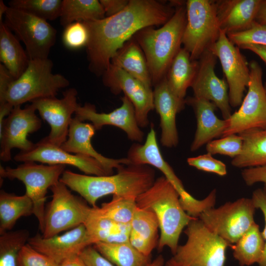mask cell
<instances>
[{"label": "cell", "mask_w": 266, "mask_h": 266, "mask_svg": "<svg viewBox=\"0 0 266 266\" xmlns=\"http://www.w3.org/2000/svg\"><path fill=\"white\" fill-rule=\"evenodd\" d=\"M174 2L166 4L156 0H130L120 12L104 18L83 22L89 33L86 46L89 69L102 75L116 52L143 28L163 25L173 16Z\"/></svg>", "instance_id": "cell-1"}, {"label": "cell", "mask_w": 266, "mask_h": 266, "mask_svg": "<svg viewBox=\"0 0 266 266\" xmlns=\"http://www.w3.org/2000/svg\"><path fill=\"white\" fill-rule=\"evenodd\" d=\"M117 171L115 174L98 176L66 170L60 181L94 207L99 199L108 195L136 199L155 180V170L148 165H124Z\"/></svg>", "instance_id": "cell-2"}, {"label": "cell", "mask_w": 266, "mask_h": 266, "mask_svg": "<svg viewBox=\"0 0 266 266\" xmlns=\"http://www.w3.org/2000/svg\"><path fill=\"white\" fill-rule=\"evenodd\" d=\"M173 16L157 29L143 28L133 36L145 57L151 78L155 85L166 76L175 57L181 49L187 22L186 7L175 1Z\"/></svg>", "instance_id": "cell-3"}, {"label": "cell", "mask_w": 266, "mask_h": 266, "mask_svg": "<svg viewBox=\"0 0 266 266\" xmlns=\"http://www.w3.org/2000/svg\"><path fill=\"white\" fill-rule=\"evenodd\" d=\"M136 203L139 208L152 210L157 217L161 232L159 250L166 246L174 255L183 230L195 218L184 210L176 190L164 176H161L136 198Z\"/></svg>", "instance_id": "cell-4"}, {"label": "cell", "mask_w": 266, "mask_h": 266, "mask_svg": "<svg viewBox=\"0 0 266 266\" xmlns=\"http://www.w3.org/2000/svg\"><path fill=\"white\" fill-rule=\"evenodd\" d=\"M52 61L47 59L30 60L23 74L9 86L0 103L14 107L39 99L55 97L60 89L67 87L69 80L59 73H53Z\"/></svg>", "instance_id": "cell-5"}, {"label": "cell", "mask_w": 266, "mask_h": 266, "mask_svg": "<svg viewBox=\"0 0 266 266\" xmlns=\"http://www.w3.org/2000/svg\"><path fill=\"white\" fill-rule=\"evenodd\" d=\"M186 243L178 245L173 258L185 266H224L231 245L209 229L199 218L186 227Z\"/></svg>", "instance_id": "cell-6"}, {"label": "cell", "mask_w": 266, "mask_h": 266, "mask_svg": "<svg viewBox=\"0 0 266 266\" xmlns=\"http://www.w3.org/2000/svg\"><path fill=\"white\" fill-rule=\"evenodd\" d=\"M187 22L182 38L192 60H198L218 40L220 27L216 0H188Z\"/></svg>", "instance_id": "cell-7"}, {"label": "cell", "mask_w": 266, "mask_h": 266, "mask_svg": "<svg viewBox=\"0 0 266 266\" xmlns=\"http://www.w3.org/2000/svg\"><path fill=\"white\" fill-rule=\"evenodd\" d=\"M65 167L66 165H45L34 162H24L15 168L0 166V178L16 179L25 185V194L33 201V214L38 222L41 233L44 229L47 190L60 181Z\"/></svg>", "instance_id": "cell-8"}, {"label": "cell", "mask_w": 266, "mask_h": 266, "mask_svg": "<svg viewBox=\"0 0 266 266\" xmlns=\"http://www.w3.org/2000/svg\"><path fill=\"white\" fill-rule=\"evenodd\" d=\"M127 158L131 164L151 165L159 169L178 193L181 204L190 216L198 217L209 207L210 203L208 199L197 200L186 191L181 181L164 159L158 146L156 133L153 124L151 125L144 144L135 143L132 144L128 150Z\"/></svg>", "instance_id": "cell-9"}, {"label": "cell", "mask_w": 266, "mask_h": 266, "mask_svg": "<svg viewBox=\"0 0 266 266\" xmlns=\"http://www.w3.org/2000/svg\"><path fill=\"white\" fill-rule=\"evenodd\" d=\"M52 200L45 209L42 236L49 238L84 224L91 207L60 181L52 186Z\"/></svg>", "instance_id": "cell-10"}, {"label": "cell", "mask_w": 266, "mask_h": 266, "mask_svg": "<svg viewBox=\"0 0 266 266\" xmlns=\"http://www.w3.org/2000/svg\"><path fill=\"white\" fill-rule=\"evenodd\" d=\"M256 207L251 199L242 198L202 212L199 218L211 231L231 245L255 223Z\"/></svg>", "instance_id": "cell-11"}, {"label": "cell", "mask_w": 266, "mask_h": 266, "mask_svg": "<svg viewBox=\"0 0 266 266\" xmlns=\"http://www.w3.org/2000/svg\"><path fill=\"white\" fill-rule=\"evenodd\" d=\"M4 24L26 47L30 60L47 59L56 40L57 31L47 21L8 7Z\"/></svg>", "instance_id": "cell-12"}, {"label": "cell", "mask_w": 266, "mask_h": 266, "mask_svg": "<svg viewBox=\"0 0 266 266\" xmlns=\"http://www.w3.org/2000/svg\"><path fill=\"white\" fill-rule=\"evenodd\" d=\"M249 66L250 79L247 93L239 109L227 120L222 137L251 129H266V92L262 81V69L254 60L249 63Z\"/></svg>", "instance_id": "cell-13"}, {"label": "cell", "mask_w": 266, "mask_h": 266, "mask_svg": "<svg viewBox=\"0 0 266 266\" xmlns=\"http://www.w3.org/2000/svg\"><path fill=\"white\" fill-rule=\"evenodd\" d=\"M209 50L221 64L228 85L231 106H239L243 100L244 92L250 79L249 64L240 48L229 40L223 31H220L218 40Z\"/></svg>", "instance_id": "cell-14"}, {"label": "cell", "mask_w": 266, "mask_h": 266, "mask_svg": "<svg viewBox=\"0 0 266 266\" xmlns=\"http://www.w3.org/2000/svg\"><path fill=\"white\" fill-rule=\"evenodd\" d=\"M36 109L31 104L21 108L14 106L0 127V159L3 162L11 160V150H31L34 145L27 138L28 134L36 132L42 126L41 120L35 114Z\"/></svg>", "instance_id": "cell-15"}, {"label": "cell", "mask_w": 266, "mask_h": 266, "mask_svg": "<svg viewBox=\"0 0 266 266\" xmlns=\"http://www.w3.org/2000/svg\"><path fill=\"white\" fill-rule=\"evenodd\" d=\"M77 95V90L70 88L63 93L62 99L45 98L31 102L41 117L50 126V132L43 138L44 140L58 146L66 140L72 115L79 105Z\"/></svg>", "instance_id": "cell-16"}, {"label": "cell", "mask_w": 266, "mask_h": 266, "mask_svg": "<svg viewBox=\"0 0 266 266\" xmlns=\"http://www.w3.org/2000/svg\"><path fill=\"white\" fill-rule=\"evenodd\" d=\"M104 85L114 94L123 92L133 103L138 126L149 124V113L154 109L153 91L122 69L110 64L102 74Z\"/></svg>", "instance_id": "cell-17"}, {"label": "cell", "mask_w": 266, "mask_h": 266, "mask_svg": "<svg viewBox=\"0 0 266 266\" xmlns=\"http://www.w3.org/2000/svg\"><path fill=\"white\" fill-rule=\"evenodd\" d=\"M216 56L209 50L206 51L198 60V66L191 86L194 97L208 100L220 109L225 120L232 115L229 88L225 79L215 74Z\"/></svg>", "instance_id": "cell-18"}, {"label": "cell", "mask_w": 266, "mask_h": 266, "mask_svg": "<svg viewBox=\"0 0 266 266\" xmlns=\"http://www.w3.org/2000/svg\"><path fill=\"white\" fill-rule=\"evenodd\" d=\"M19 162H38L48 165H70L87 175H111L102 164L92 157L79 154H72L60 146L50 143L43 138L35 143L30 150L20 151L14 157ZM112 175V174H111Z\"/></svg>", "instance_id": "cell-19"}, {"label": "cell", "mask_w": 266, "mask_h": 266, "mask_svg": "<svg viewBox=\"0 0 266 266\" xmlns=\"http://www.w3.org/2000/svg\"><path fill=\"white\" fill-rule=\"evenodd\" d=\"M121 100L119 107L107 113L98 112L95 106L89 103L79 104L74 117L82 122L90 121L96 130L106 125L117 127L126 133L130 140L141 143L144 133L138 125L134 107L126 96L121 98Z\"/></svg>", "instance_id": "cell-20"}, {"label": "cell", "mask_w": 266, "mask_h": 266, "mask_svg": "<svg viewBox=\"0 0 266 266\" xmlns=\"http://www.w3.org/2000/svg\"><path fill=\"white\" fill-rule=\"evenodd\" d=\"M28 243L60 266L67 259L79 256L86 247L93 245L84 224L49 238L37 233L30 237Z\"/></svg>", "instance_id": "cell-21"}, {"label": "cell", "mask_w": 266, "mask_h": 266, "mask_svg": "<svg viewBox=\"0 0 266 266\" xmlns=\"http://www.w3.org/2000/svg\"><path fill=\"white\" fill-rule=\"evenodd\" d=\"M96 131L92 123H84L74 117L69 125L67 139L60 147L70 153L95 159L111 175L113 174L114 168L118 169L124 165L131 164L127 158H109L96 151L91 143V139Z\"/></svg>", "instance_id": "cell-22"}, {"label": "cell", "mask_w": 266, "mask_h": 266, "mask_svg": "<svg viewBox=\"0 0 266 266\" xmlns=\"http://www.w3.org/2000/svg\"><path fill=\"white\" fill-rule=\"evenodd\" d=\"M154 86V108L160 118L161 144L168 148L175 147L179 141L176 116L183 108L170 91L166 77Z\"/></svg>", "instance_id": "cell-23"}, {"label": "cell", "mask_w": 266, "mask_h": 266, "mask_svg": "<svg viewBox=\"0 0 266 266\" xmlns=\"http://www.w3.org/2000/svg\"><path fill=\"white\" fill-rule=\"evenodd\" d=\"M262 0H216L220 30L226 34L249 29L255 21Z\"/></svg>", "instance_id": "cell-24"}, {"label": "cell", "mask_w": 266, "mask_h": 266, "mask_svg": "<svg viewBox=\"0 0 266 266\" xmlns=\"http://www.w3.org/2000/svg\"><path fill=\"white\" fill-rule=\"evenodd\" d=\"M185 102L193 108L197 119V129L190 147L191 151L198 150L213 138L222 137L228 121L217 117L215 114L217 107L213 102L194 97L188 98Z\"/></svg>", "instance_id": "cell-25"}, {"label": "cell", "mask_w": 266, "mask_h": 266, "mask_svg": "<svg viewBox=\"0 0 266 266\" xmlns=\"http://www.w3.org/2000/svg\"><path fill=\"white\" fill-rule=\"evenodd\" d=\"M198 66V60H192L188 51L184 47L181 48L166 75L170 91L183 109L187 90L193 83Z\"/></svg>", "instance_id": "cell-26"}, {"label": "cell", "mask_w": 266, "mask_h": 266, "mask_svg": "<svg viewBox=\"0 0 266 266\" xmlns=\"http://www.w3.org/2000/svg\"><path fill=\"white\" fill-rule=\"evenodd\" d=\"M110 64L151 88L152 83L145 57L133 38L127 41L116 52Z\"/></svg>", "instance_id": "cell-27"}, {"label": "cell", "mask_w": 266, "mask_h": 266, "mask_svg": "<svg viewBox=\"0 0 266 266\" xmlns=\"http://www.w3.org/2000/svg\"><path fill=\"white\" fill-rule=\"evenodd\" d=\"M239 134L243 143L240 153L231 164L238 168H249L266 165V129L254 128Z\"/></svg>", "instance_id": "cell-28"}, {"label": "cell", "mask_w": 266, "mask_h": 266, "mask_svg": "<svg viewBox=\"0 0 266 266\" xmlns=\"http://www.w3.org/2000/svg\"><path fill=\"white\" fill-rule=\"evenodd\" d=\"M0 61L15 80L25 71L30 61L18 38L3 21L0 22Z\"/></svg>", "instance_id": "cell-29"}, {"label": "cell", "mask_w": 266, "mask_h": 266, "mask_svg": "<svg viewBox=\"0 0 266 266\" xmlns=\"http://www.w3.org/2000/svg\"><path fill=\"white\" fill-rule=\"evenodd\" d=\"M84 225L93 244L97 242L120 243L129 241L131 224L117 223L97 215L91 210Z\"/></svg>", "instance_id": "cell-30"}, {"label": "cell", "mask_w": 266, "mask_h": 266, "mask_svg": "<svg viewBox=\"0 0 266 266\" xmlns=\"http://www.w3.org/2000/svg\"><path fill=\"white\" fill-rule=\"evenodd\" d=\"M33 212V201L26 194L17 196L0 190V234L11 231L19 218Z\"/></svg>", "instance_id": "cell-31"}, {"label": "cell", "mask_w": 266, "mask_h": 266, "mask_svg": "<svg viewBox=\"0 0 266 266\" xmlns=\"http://www.w3.org/2000/svg\"><path fill=\"white\" fill-rule=\"evenodd\" d=\"M265 241L259 226L255 222L232 246L233 256L241 266H249L260 262Z\"/></svg>", "instance_id": "cell-32"}, {"label": "cell", "mask_w": 266, "mask_h": 266, "mask_svg": "<svg viewBox=\"0 0 266 266\" xmlns=\"http://www.w3.org/2000/svg\"><path fill=\"white\" fill-rule=\"evenodd\" d=\"M93 246L115 266H147L150 257L137 250L130 241L120 243L97 242Z\"/></svg>", "instance_id": "cell-33"}, {"label": "cell", "mask_w": 266, "mask_h": 266, "mask_svg": "<svg viewBox=\"0 0 266 266\" xmlns=\"http://www.w3.org/2000/svg\"><path fill=\"white\" fill-rule=\"evenodd\" d=\"M105 17L104 10L98 0H63L61 25L66 27L75 22H90Z\"/></svg>", "instance_id": "cell-34"}, {"label": "cell", "mask_w": 266, "mask_h": 266, "mask_svg": "<svg viewBox=\"0 0 266 266\" xmlns=\"http://www.w3.org/2000/svg\"><path fill=\"white\" fill-rule=\"evenodd\" d=\"M137 207L136 198L113 196L112 200L100 207H92L94 214L118 223L131 224Z\"/></svg>", "instance_id": "cell-35"}, {"label": "cell", "mask_w": 266, "mask_h": 266, "mask_svg": "<svg viewBox=\"0 0 266 266\" xmlns=\"http://www.w3.org/2000/svg\"><path fill=\"white\" fill-rule=\"evenodd\" d=\"M30 237L29 232L26 229L0 234V266H18L20 251Z\"/></svg>", "instance_id": "cell-36"}, {"label": "cell", "mask_w": 266, "mask_h": 266, "mask_svg": "<svg viewBox=\"0 0 266 266\" xmlns=\"http://www.w3.org/2000/svg\"><path fill=\"white\" fill-rule=\"evenodd\" d=\"M62 4L63 0H12L8 6L47 21L60 17Z\"/></svg>", "instance_id": "cell-37"}, {"label": "cell", "mask_w": 266, "mask_h": 266, "mask_svg": "<svg viewBox=\"0 0 266 266\" xmlns=\"http://www.w3.org/2000/svg\"><path fill=\"white\" fill-rule=\"evenodd\" d=\"M131 230L148 243L154 249L158 240L159 225L157 217L150 209L137 206L131 222Z\"/></svg>", "instance_id": "cell-38"}, {"label": "cell", "mask_w": 266, "mask_h": 266, "mask_svg": "<svg viewBox=\"0 0 266 266\" xmlns=\"http://www.w3.org/2000/svg\"><path fill=\"white\" fill-rule=\"evenodd\" d=\"M243 140L238 134H233L211 140L206 145L207 153L211 155H224L233 159L241 152Z\"/></svg>", "instance_id": "cell-39"}, {"label": "cell", "mask_w": 266, "mask_h": 266, "mask_svg": "<svg viewBox=\"0 0 266 266\" xmlns=\"http://www.w3.org/2000/svg\"><path fill=\"white\" fill-rule=\"evenodd\" d=\"M89 39V31L84 22H75L65 27L62 40L66 48L76 50L86 47Z\"/></svg>", "instance_id": "cell-40"}, {"label": "cell", "mask_w": 266, "mask_h": 266, "mask_svg": "<svg viewBox=\"0 0 266 266\" xmlns=\"http://www.w3.org/2000/svg\"><path fill=\"white\" fill-rule=\"evenodd\" d=\"M227 35L229 40L238 47L249 44L266 46V24H261L256 21L246 31Z\"/></svg>", "instance_id": "cell-41"}, {"label": "cell", "mask_w": 266, "mask_h": 266, "mask_svg": "<svg viewBox=\"0 0 266 266\" xmlns=\"http://www.w3.org/2000/svg\"><path fill=\"white\" fill-rule=\"evenodd\" d=\"M210 153L188 158L187 163L190 166L204 171L214 173L220 176H225L227 173L226 165L214 158Z\"/></svg>", "instance_id": "cell-42"}, {"label": "cell", "mask_w": 266, "mask_h": 266, "mask_svg": "<svg viewBox=\"0 0 266 266\" xmlns=\"http://www.w3.org/2000/svg\"><path fill=\"white\" fill-rule=\"evenodd\" d=\"M18 266H60L52 259L38 252L28 243L19 254Z\"/></svg>", "instance_id": "cell-43"}, {"label": "cell", "mask_w": 266, "mask_h": 266, "mask_svg": "<svg viewBox=\"0 0 266 266\" xmlns=\"http://www.w3.org/2000/svg\"><path fill=\"white\" fill-rule=\"evenodd\" d=\"M79 256L87 266H115L92 245L83 249Z\"/></svg>", "instance_id": "cell-44"}, {"label": "cell", "mask_w": 266, "mask_h": 266, "mask_svg": "<svg viewBox=\"0 0 266 266\" xmlns=\"http://www.w3.org/2000/svg\"><path fill=\"white\" fill-rule=\"evenodd\" d=\"M251 199L256 208L261 209L265 217V227L262 233L265 241V249L258 264L259 266H266V192L260 189H257L253 192Z\"/></svg>", "instance_id": "cell-45"}, {"label": "cell", "mask_w": 266, "mask_h": 266, "mask_svg": "<svg viewBox=\"0 0 266 266\" xmlns=\"http://www.w3.org/2000/svg\"><path fill=\"white\" fill-rule=\"evenodd\" d=\"M241 176L247 185L251 186L257 182H263L266 189V165L244 168L242 171Z\"/></svg>", "instance_id": "cell-46"}, {"label": "cell", "mask_w": 266, "mask_h": 266, "mask_svg": "<svg viewBox=\"0 0 266 266\" xmlns=\"http://www.w3.org/2000/svg\"><path fill=\"white\" fill-rule=\"evenodd\" d=\"M130 0H100L105 17L114 15L126 8Z\"/></svg>", "instance_id": "cell-47"}, {"label": "cell", "mask_w": 266, "mask_h": 266, "mask_svg": "<svg viewBox=\"0 0 266 266\" xmlns=\"http://www.w3.org/2000/svg\"><path fill=\"white\" fill-rule=\"evenodd\" d=\"M15 80L7 68L0 64V100H1L10 84Z\"/></svg>", "instance_id": "cell-48"}, {"label": "cell", "mask_w": 266, "mask_h": 266, "mask_svg": "<svg viewBox=\"0 0 266 266\" xmlns=\"http://www.w3.org/2000/svg\"><path fill=\"white\" fill-rule=\"evenodd\" d=\"M239 48L251 51L259 56L266 63V46L249 44L242 45Z\"/></svg>", "instance_id": "cell-49"}, {"label": "cell", "mask_w": 266, "mask_h": 266, "mask_svg": "<svg viewBox=\"0 0 266 266\" xmlns=\"http://www.w3.org/2000/svg\"><path fill=\"white\" fill-rule=\"evenodd\" d=\"M255 21L261 24H266V0H262Z\"/></svg>", "instance_id": "cell-50"}, {"label": "cell", "mask_w": 266, "mask_h": 266, "mask_svg": "<svg viewBox=\"0 0 266 266\" xmlns=\"http://www.w3.org/2000/svg\"><path fill=\"white\" fill-rule=\"evenodd\" d=\"M14 106L8 102L0 103V127L5 119V117L8 116Z\"/></svg>", "instance_id": "cell-51"}, {"label": "cell", "mask_w": 266, "mask_h": 266, "mask_svg": "<svg viewBox=\"0 0 266 266\" xmlns=\"http://www.w3.org/2000/svg\"><path fill=\"white\" fill-rule=\"evenodd\" d=\"M60 266H87L79 256L72 257Z\"/></svg>", "instance_id": "cell-52"}, {"label": "cell", "mask_w": 266, "mask_h": 266, "mask_svg": "<svg viewBox=\"0 0 266 266\" xmlns=\"http://www.w3.org/2000/svg\"><path fill=\"white\" fill-rule=\"evenodd\" d=\"M165 259L162 255L158 256L152 262H151L147 266H164Z\"/></svg>", "instance_id": "cell-53"}, {"label": "cell", "mask_w": 266, "mask_h": 266, "mask_svg": "<svg viewBox=\"0 0 266 266\" xmlns=\"http://www.w3.org/2000/svg\"><path fill=\"white\" fill-rule=\"evenodd\" d=\"M8 6H6L2 0H0V22H2V16L4 15L7 8Z\"/></svg>", "instance_id": "cell-54"}, {"label": "cell", "mask_w": 266, "mask_h": 266, "mask_svg": "<svg viewBox=\"0 0 266 266\" xmlns=\"http://www.w3.org/2000/svg\"><path fill=\"white\" fill-rule=\"evenodd\" d=\"M165 266H185L175 261L173 257L167 260L165 264Z\"/></svg>", "instance_id": "cell-55"}, {"label": "cell", "mask_w": 266, "mask_h": 266, "mask_svg": "<svg viewBox=\"0 0 266 266\" xmlns=\"http://www.w3.org/2000/svg\"><path fill=\"white\" fill-rule=\"evenodd\" d=\"M264 87H265V91H266V82L264 84Z\"/></svg>", "instance_id": "cell-56"}]
</instances>
